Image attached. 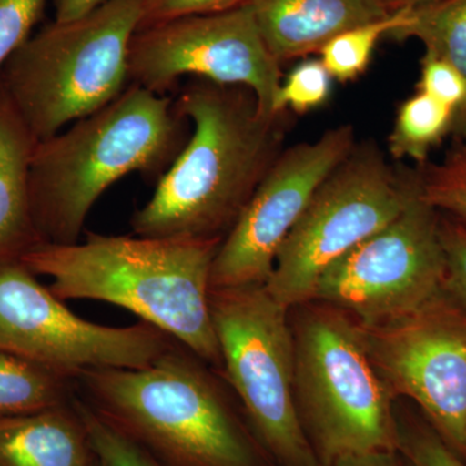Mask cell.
I'll list each match as a JSON object with an SVG mask.
<instances>
[{"mask_svg": "<svg viewBox=\"0 0 466 466\" xmlns=\"http://www.w3.org/2000/svg\"><path fill=\"white\" fill-rule=\"evenodd\" d=\"M174 106L192 133L131 228L143 238L223 240L283 152L289 112L263 115L248 88L198 78Z\"/></svg>", "mask_w": 466, "mask_h": 466, "instance_id": "1", "label": "cell"}, {"mask_svg": "<svg viewBox=\"0 0 466 466\" xmlns=\"http://www.w3.org/2000/svg\"><path fill=\"white\" fill-rule=\"evenodd\" d=\"M220 238H143L86 232L72 245L38 244L21 260L52 280L57 299L112 303L155 325L222 370L210 306Z\"/></svg>", "mask_w": 466, "mask_h": 466, "instance_id": "2", "label": "cell"}, {"mask_svg": "<svg viewBox=\"0 0 466 466\" xmlns=\"http://www.w3.org/2000/svg\"><path fill=\"white\" fill-rule=\"evenodd\" d=\"M174 101L137 85L66 131L36 143L30 207L41 244L81 241L103 193L131 173L161 177L189 137Z\"/></svg>", "mask_w": 466, "mask_h": 466, "instance_id": "3", "label": "cell"}, {"mask_svg": "<svg viewBox=\"0 0 466 466\" xmlns=\"http://www.w3.org/2000/svg\"><path fill=\"white\" fill-rule=\"evenodd\" d=\"M202 360L182 343L144 368H99L76 397L165 466H260L258 452Z\"/></svg>", "mask_w": 466, "mask_h": 466, "instance_id": "4", "label": "cell"}, {"mask_svg": "<svg viewBox=\"0 0 466 466\" xmlns=\"http://www.w3.org/2000/svg\"><path fill=\"white\" fill-rule=\"evenodd\" d=\"M143 0H106L54 21L5 63L0 84L36 142L115 101L130 85L128 54Z\"/></svg>", "mask_w": 466, "mask_h": 466, "instance_id": "5", "label": "cell"}, {"mask_svg": "<svg viewBox=\"0 0 466 466\" xmlns=\"http://www.w3.org/2000/svg\"><path fill=\"white\" fill-rule=\"evenodd\" d=\"M293 327L297 408L319 466L375 452H400L394 394L377 372L359 324L319 302Z\"/></svg>", "mask_w": 466, "mask_h": 466, "instance_id": "6", "label": "cell"}, {"mask_svg": "<svg viewBox=\"0 0 466 466\" xmlns=\"http://www.w3.org/2000/svg\"><path fill=\"white\" fill-rule=\"evenodd\" d=\"M222 376L260 444L281 466H319L297 408L289 309L265 285L210 291Z\"/></svg>", "mask_w": 466, "mask_h": 466, "instance_id": "7", "label": "cell"}, {"mask_svg": "<svg viewBox=\"0 0 466 466\" xmlns=\"http://www.w3.org/2000/svg\"><path fill=\"white\" fill-rule=\"evenodd\" d=\"M419 192L415 171L397 173L375 143L357 144L285 238L266 290L288 309L312 302L324 272L403 213Z\"/></svg>", "mask_w": 466, "mask_h": 466, "instance_id": "8", "label": "cell"}, {"mask_svg": "<svg viewBox=\"0 0 466 466\" xmlns=\"http://www.w3.org/2000/svg\"><path fill=\"white\" fill-rule=\"evenodd\" d=\"M173 337L140 321L108 327L79 318L20 257H0V350L67 379L99 368H144Z\"/></svg>", "mask_w": 466, "mask_h": 466, "instance_id": "9", "label": "cell"}, {"mask_svg": "<svg viewBox=\"0 0 466 466\" xmlns=\"http://www.w3.org/2000/svg\"><path fill=\"white\" fill-rule=\"evenodd\" d=\"M359 328L394 397L415 401L438 437L466 461L465 306L446 285L404 317Z\"/></svg>", "mask_w": 466, "mask_h": 466, "instance_id": "10", "label": "cell"}, {"mask_svg": "<svg viewBox=\"0 0 466 466\" xmlns=\"http://www.w3.org/2000/svg\"><path fill=\"white\" fill-rule=\"evenodd\" d=\"M440 219L419 192L403 213L324 272L315 302L341 309L366 327L415 311L446 288Z\"/></svg>", "mask_w": 466, "mask_h": 466, "instance_id": "11", "label": "cell"}, {"mask_svg": "<svg viewBox=\"0 0 466 466\" xmlns=\"http://www.w3.org/2000/svg\"><path fill=\"white\" fill-rule=\"evenodd\" d=\"M253 92L263 115L274 116L283 76L247 3L137 30L128 54L130 85L165 95L182 76ZM280 113V112H279Z\"/></svg>", "mask_w": 466, "mask_h": 466, "instance_id": "12", "label": "cell"}, {"mask_svg": "<svg viewBox=\"0 0 466 466\" xmlns=\"http://www.w3.org/2000/svg\"><path fill=\"white\" fill-rule=\"evenodd\" d=\"M355 146L352 125H339L314 142L285 148L220 242L211 289L265 285L291 228Z\"/></svg>", "mask_w": 466, "mask_h": 466, "instance_id": "13", "label": "cell"}, {"mask_svg": "<svg viewBox=\"0 0 466 466\" xmlns=\"http://www.w3.org/2000/svg\"><path fill=\"white\" fill-rule=\"evenodd\" d=\"M279 63L320 52L346 30L390 16L380 0H247Z\"/></svg>", "mask_w": 466, "mask_h": 466, "instance_id": "14", "label": "cell"}, {"mask_svg": "<svg viewBox=\"0 0 466 466\" xmlns=\"http://www.w3.org/2000/svg\"><path fill=\"white\" fill-rule=\"evenodd\" d=\"M75 400L0 420V466H91L95 456Z\"/></svg>", "mask_w": 466, "mask_h": 466, "instance_id": "15", "label": "cell"}, {"mask_svg": "<svg viewBox=\"0 0 466 466\" xmlns=\"http://www.w3.org/2000/svg\"><path fill=\"white\" fill-rule=\"evenodd\" d=\"M36 143L0 84V257H21L41 244L29 192Z\"/></svg>", "mask_w": 466, "mask_h": 466, "instance_id": "16", "label": "cell"}, {"mask_svg": "<svg viewBox=\"0 0 466 466\" xmlns=\"http://www.w3.org/2000/svg\"><path fill=\"white\" fill-rule=\"evenodd\" d=\"M72 379L0 350V420L72 403Z\"/></svg>", "mask_w": 466, "mask_h": 466, "instance_id": "17", "label": "cell"}, {"mask_svg": "<svg viewBox=\"0 0 466 466\" xmlns=\"http://www.w3.org/2000/svg\"><path fill=\"white\" fill-rule=\"evenodd\" d=\"M388 36L419 39L425 55L447 61L466 76V0H438L410 8L407 23Z\"/></svg>", "mask_w": 466, "mask_h": 466, "instance_id": "18", "label": "cell"}, {"mask_svg": "<svg viewBox=\"0 0 466 466\" xmlns=\"http://www.w3.org/2000/svg\"><path fill=\"white\" fill-rule=\"evenodd\" d=\"M456 119L455 110L417 91L398 109L389 135V152L395 159H412L421 167L428 162L431 149L455 133Z\"/></svg>", "mask_w": 466, "mask_h": 466, "instance_id": "19", "label": "cell"}, {"mask_svg": "<svg viewBox=\"0 0 466 466\" xmlns=\"http://www.w3.org/2000/svg\"><path fill=\"white\" fill-rule=\"evenodd\" d=\"M410 8L392 12L390 16L346 30L330 39L320 50L321 63L332 79L351 82L364 75L377 43L408 20Z\"/></svg>", "mask_w": 466, "mask_h": 466, "instance_id": "20", "label": "cell"}, {"mask_svg": "<svg viewBox=\"0 0 466 466\" xmlns=\"http://www.w3.org/2000/svg\"><path fill=\"white\" fill-rule=\"evenodd\" d=\"M415 173L421 200L466 227V137L441 162H426Z\"/></svg>", "mask_w": 466, "mask_h": 466, "instance_id": "21", "label": "cell"}, {"mask_svg": "<svg viewBox=\"0 0 466 466\" xmlns=\"http://www.w3.org/2000/svg\"><path fill=\"white\" fill-rule=\"evenodd\" d=\"M75 403L87 431L92 452L100 466H165L97 415L76 395Z\"/></svg>", "mask_w": 466, "mask_h": 466, "instance_id": "22", "label": "cell"}, {"mask_svg": "<svg viewBox=\"0 0 466 466\" xmlns=\"http://www.w3.org/2000/svg\"><path fill=\"white\" fill-rule=\"evenodd\" d=\"M332 76L321 60H308L291 70L281 82L275 101V112L303 113L323 106L330 95Z\"/></svg>", "mask_w": 466, "mask_h": 466, "instance_id": "23", "label": "cell"}, {"mask_svg": "<svg viewBox=\"0 0 466 466\" xmlns=\"http://www.w3.org/2000/svg\"><path fill=\"white\" fill-rule=\"evenodd\" d=\"M417 90L455 110V133L466 137V76L459 69L441 58L424 55Z\"/></svg>", "mask_w": 466, "mask_h": 466, "instance_id": "24", "label": "cell"}, {"mask_svg": "<svg viewBox=\"0 0 466 466\" xmlns=\"http://www.w3.org/2000/svg\"><path fill=\"white\" fill-rule=\"evenodd\" d=\"M47 0H0V72L5 63L30 38Z\"/></svg>", "mask_w": 466, "mask_h": 466, "instance_id": "25", "label": "cell"}, {"mask_svg": "<svg viewBox=\"0 0 466 466\" xmlns=\"http://www.w3.org/2000/svg\"><path fill=\"white\" fill-rule=\"evenodd\" d=\"M247 0H143L137 30L177 18L220 14L240 7Z\"/></svg>", "mask_w": 466, "mask_h": 466, "instance_id": "26", "label": "cell"}, {"mask_svg": "<svg viewBox=\"0 0 466 466\" xmlns=\"http://www.w3.org/2000/svg\"><path fill=\"white\" fill-rule=\"evenodd\" d=\"M400 453L412 466H466V461L429 429H400Z\"/></svg>", "mask_w": 466, "mask_h": 466, "instance_id": "27", "label": "cell"}, {"mask_svg": "<svg viewBox=\"0 0 466 466\" xmlns=\"http://www.w3.org/2000/svg\"><path fill=\"white\" fill-rule=\"evenodd\" d=\"M440 229L447 262V288L466 308V227L443 216Z\"/></svg>", "mask_w": 466, "mask_h": 466, "instance_id": "28", "label": "cell"}, {"mask_svg": "<svg viewBox=\"0 0 466 466\" xmlns=\"http://www.w3.org/2000/svg\"><path fill=\"white\" fill-rule=\"evenodd\" d=\"M104 2L106 0H55V21L64 23L85 16Z\"/></svg>", "mask_w": 466, "mask_h": 466, "instance_id": "29", "label": "cell"}, {"mask_svg": "<svg viewBox=\"0 0 466 466\" xmlns=\"http://www.w3.org/2000/svg\"><path fill=\"white\" fill-rule=\"evenodd\" d=\"M329 466H403L400 452H375L339 460Z\"/></svg>", "mask_w": 466, "mask_h": 466, "instance_id": "30", "label": "cell"}, {"mask_svg": "<svg viewBox=\"0 0 466 466\" xmlns=\"http://www.w3.org/2000/svg\"><path fill=\"white\" fill-rule=\"evenodd\" d=\"M390 12H397L403 8H416L420 5H429V3L438 2V0H380Z\"/></svg>", "mask_w": 466, "mask_h": 466, "instance_id": "31", "label": "cell"}, {"mask_svg": "<svg viewBox=\"0 0 466 466\" xmlns=\"http://www.w3.org/2000/svg\"><path fill=\"white\" fill-rule=\"evenodd\" d=\"M91 466H100L99 462L96 461V459L94 460V462H92Z\"/></svg>", "mask_w": 466, "mask_h": 466, "instance_id": "32", "label": "cell"}]
</instances>
